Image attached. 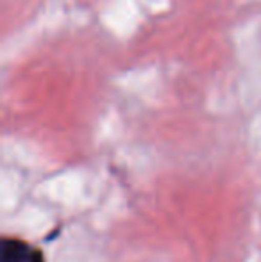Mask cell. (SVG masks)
<instances>
[{
  "mask_svg": "<svg viewBox=\"0 0 261 262\" xmlns=\"http://www.w3.org/2000/svg\"><path fill=\"white\" fill-rule=\"evenodd\" d=\"M0 262H45V257L39 250L20 239H4L0 250Z\"/></svg>",
  "mask_w": 261,
  "mask_h": 262,
  "instance_id": "obj_1",
  "label": "cell"
}]
</instances>
